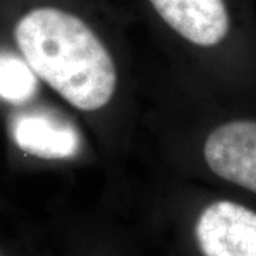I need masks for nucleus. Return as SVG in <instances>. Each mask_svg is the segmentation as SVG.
<instances>
[{
	"instance_id": "f257e3e1",
	"label": "nucleus",
	"mask_w": 256,
	"mask_h": 256,
	"mask_svg": "<svg viewBox=\"0 0 256 256\" xmlns=\"http://www.w3.org/2000/svg\"><path fill=\"white\" fill-rule=\"evenodd\" d=\"M14 38L26 63L73 107L96 111L117 87L107 47L82 18L56 6H38L18 18Z\"/></svg>"
},
{
	"instance_id": "f03ea898",
	"label": "nucleus",
	"mask_w": 256,
	"mask_h": 256,
	"mask_svg": "<svg viewBox=\"0 0 256 256\" xmlns=\"http://www.w3.org/2000/svg\"><path fill=\"white\" fill-rule=\"evenodd\" d=\"M194 238L201 256H256V212L220 200L200 212Z\"/></svg>"
},
{
	"instance_id": "7ed1b4c3",
	"label": "nucleus",
	"mask_w": 256,
	"mask_h": 256,
	"mask_svg": "<svg viewBox=\"0 0 256 256\" xmlns=\"http://www.w3.org/2000/svg\"><path fill=\"white\" fill-rule=\"evenodd\" d=\"M204 156L214 174L256 194V121L238 120L215 128Z\"/></svg>"
},
{
	"instance_id": "20e7f679",
	"label": "nucleus",
	"mask_w": 256,
	"mask_h": 256,
	"mask_svg": "<svg viewBox=\"0 0 256 256\" xmlns=\"http://www.w3.org/2000/svg\"><path fill=\"white\" fill-rule=\"evenodd\" d=\"M156 14L196 46L220 44L229 32L225 0H148Z\"/></svg>"
},
{
	"instance_id": "39448f33",
	"label": "nucleus",
	"mask_w": 256,
	"mask_h": 256,
	"mask_svg": "<svg viewBox=\"0 0 256 256\" xmlns=\"http://www.w3.org/2000/svg\"><path fill=\"white\" fill-rule=\"evenodd\" d=\"M12 136L22 151L43 160L70 158L80 148L76 127L47 112L18 116L12 126Z\"/></svg>"
},
{
	"instance_id": "423d86ee",
	"label": "nucleus",
	"mask_w": 256,
	"mask_h": 256,
	"mask_svg": "<svg viewBox=\"0 0 256 256\" xmlns=\"http://www.w3.org/2000/svg\"><path fill=\"white\" fill-rule=\"evenodd\" d=\"M37 90V78L26 60L0 53V98L9 102H24Z\"/></svg>"
},
{
	"instance_id": "0eeeda50",
	"label": "nucleus",
	"mask_w": 256,
	"mask_h": 256,
	"mask_svg": "<svg viewBox=\"0 0 256 256\" xmlns=\"http://www.w3.org/2000/svg\"><path fill=\"white\" fill-rule=\"evenodd\" d=\"M0 256H8V255H6V254H4L3 250H0Z\"/></svg>"
}]
</instances>
